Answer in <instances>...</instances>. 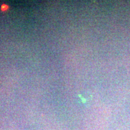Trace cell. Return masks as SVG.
Returning <instances> with one entry per match:
<instances>
[{
	"instance_id": "6da1fadb",
	"label": "cell",
	"mask_w": 130,
	"mask_h": 130,
	"mask_svg": "<svg viewBox=\"0 0 130 130\" xmlns=\"http://www.w3.org/2000/svg\"><path fill=\"white\" fill-rule=\"evenodd\" d=\"M8 8H9V6H8L7 5L4 4H3L2 6H1V10L4 12V11L7 10L8 9Z\"/></svg>"
}]
</instances>
